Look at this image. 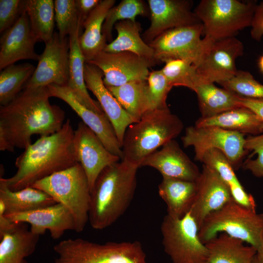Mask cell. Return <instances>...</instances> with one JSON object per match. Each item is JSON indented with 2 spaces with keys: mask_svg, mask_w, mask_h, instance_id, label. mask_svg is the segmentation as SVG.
Instances as JSON below:
<instances>
[{
  "mask_svg": "<svg viewBox=\"0 0 263 263\" xmlns=\"http://www.w3.org/2000/svg\"><path fill=\"white\" fill-rule=\"evenodd\" d=\"M160 230L162 244L172 263H203L208 250L199 237V228L188 212L181 218L166 215Z\"/></svg>",
  "mask_w": 263,
  "mask_h": 263,
  "instance_id": "obj_9",
  "label": "cell"
},
{
  "mask_svg": "<svg viewBox=\"0 0 263 263\" xmlns=\"http://www.w3.org/2000/svg\"><path fill=\"white\" fill-rule=\"evenodd\" d=\"M74 130L68 119L61 129L40 136L17 157V171L12 176L0 178L9 189L19 190L78 163L73 145Z\"/></svg>",
  "mask_w": 263,
  "mask_h": 263,
  "instance_id": "obj_2",
  "label": "cell"
},
{
  "mask_svg": "<svg viewBox=\"0 0 263 263\" xmlns=\"http://www.w3.org/2000/svg\"><path fill=\"white\" fill-rule=\"evenodd\" d=\"M150 23L142 35L148 44L172 28L200 23L188 0H148Z\"/></svg>",
  "mask_w": 263,
  "mask_h": 263,
  "instance_id": "obj_16",
  "label": "cell"
},
{
  "mask_svg": "<svg viewBox=\"0 0 263 263\" xmlns=\"http://www.w3.org/2000/svg\"><path fill=\"white\" fill-rule=\"evenodd\" d=\"M250 27L251 38L260 41L263 37V1L257 4Z\"/></svg>",
  "mask_w": 263,
  "mask_h": 263,
  "instance_id": "obj_43",
  "label": "cell"
},
{
  "mask_svg": "<svg viewBox=\"0 0 263 263\" xmlns=\"http://www.w3.org/2000/svg\"><path fill=\"white\" fill-rule=\"evenodd\" d=\"M255 0H202L194 11L204 28V37L219 40L232 37L250 27Z\"/></svg>",
  "mask_w": 263,
  "mask_h": 263,
  "instance_id": "obj_8",
  "label": "cell"
},
{
  "mask_svg": "<svg viewBox=\"0 0 263 263\" xmlns=\"http://www.w3.org/2000/svg\"><path fill=\"white\" fill-rule=\"evenodd\" d=\"M99 69L106 87H117L134 80H147L153 65L132 53L102 51L88 62Z\"/></svg>",
  "mask_w": 263,
  "mask_h": 263,
  "instance_id": "obj_14",
  "label": "cell"
},
{
  "mask_svg": "<svg viewBox=\"0 0 263 263\" xmlns=\"http://www.w3.org/2000/svg\"><path fill=\"white\" fill-rule=\"evenodd\" d=\"M245 138L242 133L215 127L191 126L185 130L181 140L184 147H192L194 159L200 161L208 150L216 149L226 157L235 171L242 166L248 151L244 148Z\"/></svg>",
  "mask_w": 263,
  "mask_h": 263,
  "instance_id": "obj_10",
  "label": "cell"
},
{
  "mask_svg": "<svg viewBox=\"0 0 263 263\" xmlns=\"http://www.w3.org/2000/svg\"><path fill=\"white\" fill-rule=\"evenodd\" d=\"M101 0H76L81 27L90 13L99 4Z\"/></svg>",
  "mask_w": 263,
  "mask_h": 263,
  "instance_id": "obj_44",
  "label": "cell"
},
{
  "mask_svg": "<svg viewBox=\"0 0 263 263\" xmlns=\"http://www.w3.org/2000/svg\"><path fill=\"white\" fill-rule=\"evenodd\" d=\"M221 233L240 239L256 249L263 237V213H257L233 199L206 217L199 237L205 244Z\"/></svg>",
  "mask_w": 263,
  "mask_h": 263,
  "instance_id": "obj_7",
  "label": "cell"
},
{
  "mask_svg": "<svg viewBox=\"0 0 263 263\" xmlns=\"http://www.w3.org/2000/svg\"><path fill=\"white\" fill-rule=\"evenodd\" d=\"M244 243L221 233L205 244L208 253L203 263H253L256 249Z\"/></svg>",
  "mask_w": 263,
  "mask_h": 263,
  "instance_id": "obj_24",
  "label": "cell"
},
{
  "mask_svg": "<svg viewBox=\"0 0 263 263\" xmlns=\"http://www.w3.org/2000/svg\"><path fill=\"white\" fill-rule=\"evenodd\" d=\"M195 126L218 127L249 135H257L263 132V120L252 111L242 106L212 117H200L196 121Z\"/></svg>",
  "mask_w": 263,
  "mask_h": 263,
  "instance_id": "obj_26",
  "label": "cell"
},
{
  "mask_svg": "<svg viewBox=\"0 0 263 263\" xmlns=\"http://www.w3.org/2000/svg\"><path fill=\"white\" fill-rule=\"evenodd\" d=\"M25 0H0V33L12 27L24 10Z\"/></svg>",
  "mask_w": 263,
  "mask_h": 263,
  "instance_id": "obj_42",
  "label": "cell"
},
{
  "mask_svg": "<svg viewBox=\"0 0 263 263\" xmlns=\"http://www.w3.org/2000/svg\"><path fill=\"white\" fill-rule=\"evenodd\" d=\"M256 257L260 263H263V237L256 248Z\"/></svg>",
  "mask_w": 263,
  "mask_h": 263,
  "instance_id": "obj_47",
  "label": "cell"
},
{
  "mask_svg": "<svg viewBox=\"0 0 263 263\" xmlns=\"http://www.w3.org/2000/svg\"><path fill=\"white\" fill-rule=\"evenodd\" d=\"M102 71L94 65L86 63L84 80L87 89L95 96L104 113L112 124L122 146L127 128L137 122L121 106L104 85Z\"/></svg>",
  "mask_w": 263,
  "mask_h": 263,
  "instance_id": "obj_20",
  "label": "cell"
},
{
  "mask_svg": "<svg viewBox=\"0 0 263 263\" xmlns=\"http://www.w3.org/2000/svg\"><path fill=\"white\" fill-rule=\"evenodd\" d=\"M201 22L169 30L148 44L158 64L168 59H180L195 66L198 63L206 40Z\"/></svg>",
  "mask_w": 263,
  "mask_h": 263,
  "instance_id": "obj_12",
  "label": "cell"
},
{
  "mask_svg": "<svg viewBox=\"0 0 263 263\" xmlns=\"http://www.w3.org/2000/svg\"><path fill=\"white\" fill-rule=\"evenodd\" d=\"M139 167L126 160L106 167L91 191L89 221L94 229H105L124 214L134 195Z\"/></svg>",
  "mask_w": 263,
  "mask_h": 263,
  "instance_id": "obj_3",
  "label": "cell"
},
{
  "mask_svg": "<svg viewBox=\"0 0 263 263\" xmlns=\"http://www.w3.org/2000/svg\"><path fill=\"white\" fill-rule=\"evenodd\" d=\"M15 223H24L30 225V231L37 235L50 231L54 239H59L67 230L75 231L74 217L70 210L60 203L24 212L5 214Z\"/></svg>",
  "mask_w": 263,
  "mask_h": 263,
  "instance_id": "obj_19",
  "label": "cell"
},
{
  "mask_svg": "<svg viewBox=\"0 0 263 263\" xmlns=\"http://www.w3.org/2000/svg\"><path fill=\"white\" fill-rule=\"evenodd\" d=\"M196 193L188 212L199 229L206 217L220 209L232 200L227 184L212 168L203 165L200 174L195 181Z\"/></svg>",
  "mask_w": 263,
  "mask_h": 263,
  "instance_id": "obj_17",
  "label": "cell"
},
{
  "mask_svg": "<svg viewBox=\"0 0 263 263\" xmlns=\"http://www.w3.org/2000/svg\"><path fill=\"white\" fill-rule=\"evenodd\" d=\"M0 201L5 214L30 211L57 203L49 194L33 187L13 191L1 182Z\"/></svg>",
  "mask_w": 263,
  "mask_h": 263,
  "instance_id": "obj_30",
  "label": "cell"
},
{
  "mask_svg": "<svg viewBox=\"0 0 263 263\" xmlns=\"http://www.w3.org/2000/svg\"><path fill=\"white\" fill-rule=\"evenodd\" d=\"M81 27L69 36V75L68 86L76 99L84 106L98 113H105L97 101L89 94L84 80L85 59L81 51L79 38Z\"/></svg>",
  "mask_w": 263,
  "mask_h": 263,
  "instance_id": "obj_23",
  "label": "cell"
},
{
  "mask_svg": "<svg viewBox=\"0 0 263 263\" xmlns=\"http://www.w3.org/2000/svg\"><path fill=\"white\" fill-rule=\"evenodd\" d=\"M45 43L35 71L24 89L45 88L50 85H67L69 75V38L61 39L58 33Z\"/></svg>",
  "mask_w": 263,
  "mask_h": 263,
  "instance_id": "obj_13",
  "label": "cell"
},
{
  "mask_svg": "<svg viewBox=\"0 0 263 263\" xmlns=\"http://www.w3.org/2000/svg\"><path fill=\"white\" fill-rule=\"evenodd\" d=\"M194 92L202 118L212 117L241 106L238 102L239 96L214 83L200 84Z\"/></svg>",
  "mask_w": 263,
  "mask_h": 263,
  "instance_id": "obj_32",
  "label": "cell"
},
{
  "mask_svg": "<svg viewBox=\"0 0 263 263\" xmlns=\"http://www.w3.org/2000/svg\"><path fill=\"white\" fill-rule=\"evenodd\" d=\"M47 87L50 97H56L65 102L97 135L106 148L122 159L121 146L112 124L105 113H95L82 104L67 85H50Z\"/></svg>",
  "mask_w": 263,
  "mask_h": 263,
  "instance_id": "obj_18",
  "label": "cell"
},
{
  "mask_svg": "<svg viewBox=\"0 0 263 263\" xmlns=\"http://www.w3.org/2000/svg\"><path fill=\"white\" fill-rule=\"evenodd\" d=\"M116 38L107 44L103 51L108 53L128 52L148 61L153 66L158 64L152 48L140 35L141 25L137 21L125 20L117 22L114 26Z\"/></svg>",
  "mask_w": 263,
  "mask_h": 263,
  "instance_id": "obj_27",
  "label": "cell"
},
{
  "mask_svg": "<svg viewBox=\"0 0 263 263\" xmlns=\"http://www.w3.org/2000/svg\"><path fill=\"white\" fill-rule=\"evenodd\" d=\"M55 21L61 39L67 38L78 27H81L75 0L54 1Z\"/></svg>",
  "mask_w": 263,
  "mask_h": 263,
  "instance_id": "obj_39",
  "label": "cell"
},
{
  "mask_svg": "<svg viewBox=\"0 0 263 263\" xmlns=\"http://www.w3.org/2000/svg\"><path fill=\"white\" fill-rule=\"evenodd\" d=\"M196 190L195 181L163 177L158 193L167 205V214L174 218L184 216L192 207Z\"/></svg>",
  "mask_w": 263,
  "mask_h": 263,
  "instance_id": "obj_29",
  "label": "cell"
},
{
  "mask_svg": "<svg viewBox=\"0 0 263 263\" xmlns=\"http://www.w3.org/2000/svg\"><path fill=\"white\" fill-rule=\"evenodd\" d=\"M161 69L169 85L187 87L194 91L198 84L196 67L182 59H168Z\"/></svg>",
  "mask_w": 263,
  "mask_h": 263,
  "instance_id": "obj_37",
  "label": "cell"
},
{
  "mask_svg": "<svg viewBox=\"0 0 263 263\" xmlns=\"http://www.w3.org/2000/svg\"><path fill=\"white\" fill-rule=\"evenodd\" d=\"M31 187L46 192L72 213L75 231H82L89 221L91 189L86 173L77 163L40 180Z\"/></svg>",
  "mask_w": 263,
  "mask_h": 263,
  "instance_id": "obj_6",
  "label": "cell"
},
{
  "mask_svg": "<svg viewBox=\"0 0 263 263\" xmlns=\"http://www.w3.org/2000/svg\"><path fill=\"white\" fill-rule=\"evenodd\" d=\"M115 3V0H101L84 21V32L80 35L79 42L85 62L92 60L107 45L102 27L107 13Z\"/></svg>",
  "mask_w": 263,
  "mask_h": 263,
  "instance_id": "obj_25",
  "label": "cell"
},
{
  "mask_svg": "<svg viewBox=\"0 0 263 263\" xmlns=\"http://www.w3.org/2000/svg\"><path fill=\"white\" fill-rule=\"evenodd\" d=\"M200 162L214 169L230 188L233 199L239 204L256 210V204L253 196L248 193L237 178L235 170L225 155L216 149L207 150Z\"/></svg>",
  "mask_w": 263,
  "mask_h": 263,
  "instance_id": "obj_31",
  "label": "cell"
},
{
  "mask_svg": "<svg viewBox=\"0 0 263 263\" xmlns=\"http://www.w3.org/2000/svg\"><path fill=\"white\" fill-rule=\"evenodd\" d=\"M73 145L77 160L87 176L91 191L100 172L107 166L119 161L97 135L82 121L74 131Z\"/></svg>",
  "mask_w": 263,
  "mask_h": 263,
  "instance_id": "obj_15",
  "label": "cell"
},
{
  "mask_svg": "<svg viewBox=\"0 0 263 263\" xmlns=\"http://www.w3.org/2000/svg\"><path fill=\"white\" fill-rule=\"evenodd\" d=\"M206 40L196 68L198 84L219 83L231 78L237 73L235 61L243 55V43L236 37Z\"/></svg>",
  "mask_w": 263,
  "mask_h": 263,
  "instance_id": "obj_11",
  "label": "cell"
},
{
  "mask_svg": "<svg viewBox=\"0 0 263 263\" xmlns=\"http://www.w3.org/2000/svg\"><path fill=\"white\" fill-rule=\"evenodd\" d=\"M24 10L29 19L31 31L37 41L46 43L49 40L54 34V1L26 0Z\"/></svg>",
  "mask_w": 263,
  "mask_h": 263,
  "instance_id": "obj_33",
  "label": "cell"
},
{
  "mask_svg": "<svg viewBox=\"0 0 263 263\" xmlns=\"http://www.w3.org/2000/svg\"><path fill=\"white\" fill-rule=\"evenodd\" d=\"M36 42L24 10L14 24L0 38V70L20 60L38 61L40 55L35 50Z\"/></svg>",
  "mask_w": 263,
  "mask_h": 263,
  "instance_id": "obj_21",
  "label": "cell"
},
{
  "mask_svg": "<svg viewBox=\"0 0 263 263\" xmlns=\"http://www.w3.org/2000/svg\"><path fill=\"white\" fill-rule=\"evenodd\" d=\"M258 64L261 71L263 73V55L260 57L259 60Z\"/></svg>",
  "mask_w": 263,
  "mask_h": 263,
  "instance_id": "obj_48",
  "label": "cell"
},
{
  "mask_svg": "<svg viewBox=\"0 0 263 263\" xmlns=\"http://www.w3.org/2000/svg\"><path fill=\"white\" fill-rule=\"evenodd\" d=\"M184 124L169 108L146 113L127 129L122 144V160L141 167L149 155L182 131Z\"/></svg>",
  "mask_w": 263,
  "mask_h": 263,
  "instance_id": "obj_4",
  "label": "cell"
},
{
  "mask_svg": "<svg viewBox=\"0 0 263 263\" xmlns=\"http://www.w3.org/2000/svg\"><path fill=\"white\" fill-rule=\"evenodd\" d=\"M54 263H147L141 244L108 242L98 244L82 238L62 240L53 247Z\"/></svg>",
  "mask_w": 263,
  "mask_h": 263,
  "instance_id": "obj_5",
  "label": "cell"
},
{
  "mask_svg": "<svg viewBox=\"0 0 263 263\" xmlns=\"http://www.w3.org/2000/svg\"><path fill=\"white\" fill-rule=\"evenodd\" d=\"M238 102L240 106L251 110L263 120V99L239 96Z\"/></svg>",
  "mask_w": 263,
  "mask_h": 263,
  "instance_id": "obj_45",
  "label": "cell"
},
{
  "mask_svg": "<svg viewBox=\"0 0 263 263\" xmlns=\"http://www.w3.org/2000/svg\"><path fill=\"white\" fill-rule=\"evenodd\" d=\"M39 235L32 233L24 223H17L0 236V263H29L25 259L35 251Z\"/></svg>",
  "mask_w": 263,
  "mask_h": 263,
  "instance_id": "obj_28",
  "label": "cell"
},
{
  "mask_svg": "<svg viewBox=\"0 0 263 263\" xmlns=\"http://www.w3.org/2000/svg\"><path fill=\"white\" fill-rule=\"evenodd\" d=\"M47 87L24 89L0 108V150L13 152L32 144V136L52 134L62 127L65 112L52 105Z\"/></svg>",
  "mask_w": 263,
  "mask_h": 263,
  "instance_id": "obj_1",
  "label": "cell"
},
{
  "mask_svg": "<svg viewBox=\"0 0 263 263\" xmlns=\"http://www.w3.org/2000/svg\"><path fill=\"white\" fill-rule=\"evenodd\" d=\"M147 112L168 109L167 99L172 89L161 70L150 73L147 80Z\"/></svg>",
  "mask_w": 263,
  "mask_h": 263,
  "instance_id": "obj_40",
  "label": "cell"
},
{
  "mask_svg": "<svg viewBox=\"0 0 263 263\" xmlns=\"http://www.w3.org/2000/svg\"><path fill=\"white\" fill-rule=\"evenodd\" d=\"M138 16L150 17L148 5L141 0H122L113 6L107 14L102 27V34L107 41H112V31L119 21H135Z\"/></svg>",
  "mask_w": 263,
  "mask_h": 263,
  "instance_id": "obj_36",
  "label": "cell"
},
{
  "mask_svg": "<svg viewBox=\"0 0 263 263\" xmlns=\"http://www.w3.org/2000/svg\"><path fill=\"white\" fill-rule=\"evenodd\" d=\"M244 148L248 151H253V154H257V157L255 159H246L243 162L242 168L257 177L263 178V134L249 135L245 138Z\"/></svg>",
  "mask_w": 263,
  "mask_h": 263,
  "instance_id": "obj_41",
  "label": "cell"
},
{
  "mask_svg": "<svg viewBox=\"0 0 263 263\" xmlns=\"http://www.w3.org/2000/svg\"><path fill=\"white\" fill-rule=\"evenodd\" d=\"M218 84L239 96L263 99V85L248 71L238 70L231 78Z\"/></svg>",
  "mask_w": 263,
  "mask_h": 263,
  "instance_id": "obj_38",
  "label": "cell"
},
{
  "mask_svg": "<svg viewBox=\"0 0 263 263\" xmlns=\"http://www.w3.org/2000/svg\"><path fill=\"white\" fill-rule=\"evenodd\" d=\"M253 263H260V262L258 260V259H257V258L256 257V256L255 257V259L254 260V261H253Z\"/></svg>",
  "mask_w": 263,
  "mask_h": 263,
  "instance_id": "obj_49",
  "label": "cell"
},
{
  "mask_svg": "<svg viewBox=\"0 0 263 263\" xmlns=\"http://www.w3.org/2000/svg\"><path fill=\"white\" fill-rule=\"evenodd\" d=\"M141 167L153 168L162 177L189 181H196L201 172L174 139L147 157Z\"/></svg>",
  "mask_w": 263,
  "mask_h": 263,
  "instance_id": "obj_22",
  "label": "cell"
},
{
  "mask_svg": "<svg viewBox=\"0 0 263 263\" xmlns=\"http://www.w3.org/2000/svg\"><path fill=\"white\" fill-rule=\"evenodd\" d=\"M5 213L4 205L0 201V236L13 229L17 224L8 219Z\"/></svg>",
  "mask_w": 263,
  "mask_h": 263,
  "instance_id": "obj_46",
  "label": "cell"
},
{
  "mask_svg": "<svg viewBox=\"0 0 263 263\" xmlns=\"http://www.w3.org/2000/svg\"><path fill=\"white\" fill-rule=\"evenodd\" d=\"M36 68L29 63L12 64L0 73V104L7 105L22 91Z\"/></svg>",
  "mask_w": 263,
  "mask_h": 263,
  "instance_id": "obj_35",
  "label": "cell"
},
{
  "mask_svg": "<svg viewBox=\"0 0 263 263\" xmlns=\"http://www.w3.org/2000/svg\"><path fill=\"white\" fill-rule=\"evenodd\" d=\"M107 88L123 108L137 121L147 113V80H134L119 86Z\"/></svg>",
  "mask_w": 263,
  "mask_h": 263,
  "instance_id": "obj_34",
  "label": "cell"
}]
</instances>
